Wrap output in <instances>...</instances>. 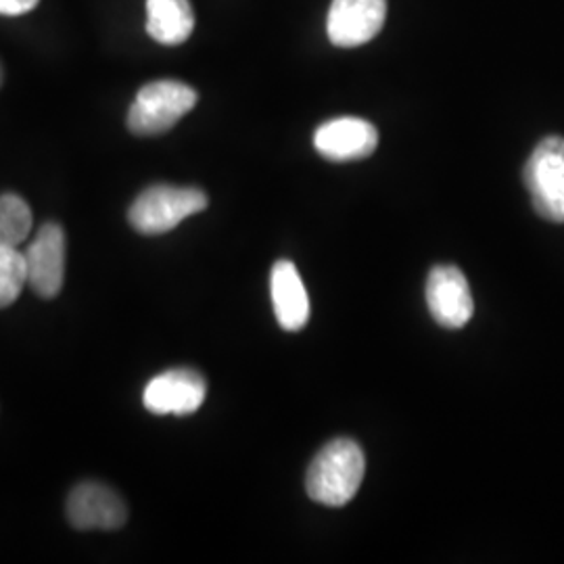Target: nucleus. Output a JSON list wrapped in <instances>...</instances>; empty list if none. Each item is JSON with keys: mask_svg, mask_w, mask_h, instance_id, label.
<instances>
[{"mask_svg": "<svg viewBox=\"0 0 564 564\" xmlns=\"http://www.w3.org/2000/svg\"><path fill=\"white\" fill-rule=\"evenodd\" d=\"M25 284V256L18 251V247H0V307H7L15 302Z\"/></svg>", "mask_w": 564, "mask_h": 564, "instance_id": "obj_14", "label": "nucleus"}, {"mask_svg": "<svg viewBox=\"0 0 564 564\" xmlns=\"http://www.w3.org/2000/svg\"><path fill=\"white\" fill-rule=\"evenodd\" d=\"M195 30V11L188 0H147V32L165 46L188 41Z\"/></svg>", "mask_w": 564, "mask_h": 564, "instance_id": "obj_12", "label": "nucleus"}, {"mask_svg": "<svg viewBox=\"0 0 564 564\" xmlns=\"http://www.w3.org/2000/svg\"><path fill=\"white\" fill-rule=\"evenodd\" d=\"M205 395L207 384L197 370L174 368L149 381L142 393V402L149 412L158 416H186L202 408Z\"/></svg>", "mask_w": 564, "mask_h": 564, "instance_id": "obj_6", "label": "nucleus"}, {"mask_svg": "<svg viewBox=\"0 0 564 564\" xmlns=\"http://www.w3.org/2000/svg\"><path fill=\"white\" fill-rule=\"evenodd\" d=\"M387 20V0H333L326 18L328 41L356 48L377 39Z\"/></svg>", "mask_w": 564, "mask_h": 564, "instance_id": "obj_5", "label": "nucleus"}, {"mask_svg": "<svg viewBox=\"0 0 564 564\" xmlns=\"http://www.w3.org/2000/svg\"><path fill=\"white\" fill-rule=\"evenodd\" d=\"M41 0H0V15L7 18H18L23 13H30L32 9H36Z\"/></svg>", "mask_w": 564, "mask_h": 564, "instance_id": "obj_15", "label": "nucleus"}, {"mask_svg": "<svg viewBox=\"0 0 564 564\" xmlns=\"http://www.w3.org/2000/svg\"><path fill=\"white\" fill-rule=\"evenodd\" d=\"M67 519L80 531H113L126 523L128 510L118 491L99 481H86L69 494Z\"/></svg>", "mask_w": 564, "mask_h": 564, "instance_id": "obj_9", "label": "nucleus"}, {"mask_svg": "<svg viewBox=\"0 0 564 564\" xmlns=\"http://www.w3.org/2000/svg\"><path fill=\"white\" fill-rule=\"evenodd\" d=\"M207 207V195L195 186L153 184L130 205V226L144 237H160L174 230L186 218Z\"/></svg>", "mask_w": 564, "mask_h": 564, "instance_id": "obj_2", "label": "nucleus"}, {"mask_svg": "<svg viewBox=\"0 0 564 564\" xmlns=\"http://www.w3.org/2000/svg\"><path fill=\"white\" fill-rule=\"evenodd\" d=\"M426 303L433 321L445 328H463L475 314L470 286L460 268L435 265L426 281Z\"/></svg>", "mask_w": 564, "mask_h": 564, "instance_id": "obj_8", "label": "nucleus"}, {"mask_svg": "<svg viewBox=\"0 0 564 564\" xmlns=\"http://www.w3.org/2000/svg\"><path fill=\"white\" fill-rule=\"evenodd\" d=\"M366 458L354 440L339 437L324 445L307 468L305 489L318 505L339 508L354 500L364 481Z\"/></svg>", "mask_w": 564, "mask_h": 564, "instance_id": "obj_1", "label": "nucleus"}, {"mask_svg": "<svg viewBox=\"0 0 564 564\" xmlns=\"http://www.w3.org/2000/svg\"><path fill=\"white\" fill-rule=\"evenodd\" d=\"M523 182L538 216L564 224V139L545 137L523 167Z\"/></svg>", "mask_w": 564, "mask_h": 564, "instance_id": "obj_4", "label": "nucleus"}, {"mask_svg": "<svg viewBox=\"0 0 564 564\" xmlns=\"http://www.w3.org/2000/svg\"><path fill=\"white\" fill-rule=\"evenodd\" d=\"M270 291L276 321L284 330H302L310 321V297L295 263L281 260L270 274Z\"/></svg>", "mask_w": 564, "mask_h": 564, "instance_id": "obj_11", "label": "nucleus"}, {"mask_svg": "<svg viewBox=\"0 0 564 564\" xmlns=\"http://www.w3.org/2000/svg\"><path fill=\"white\" fill-rule=\"evenodd\" d=\"M195 88L178 80L144 84L128 109V130L137 137H160L197 105Z\"/></svg>", "mask_w": 564, "mask_h": 564, "instance_id": "obj_3", "label": "nucleus"}, {"mask_svg": "<svg viewBox=\"0 0 564 564\" xmlns=\"http://www.w3.org/2000/svg\"><path fill=\"white\" fill-rule=\"evenodd\" d=\"M0 82H2V69H0Z\"/></svg>", "mask_w": 564, "mask_h": 564, "instance_id": "obj_16", "label": "nucleus"}, {"mask_svg": "<svg viewBox=\"0 0 564 564\" xmlns=\"http://www.w3.org/2000/svg\"><path fill=\"white\" fill-rule=\"evenodd\" d=\"M32 209L18 195L0 197V247H20L32 232Z\"/></svg>", "mask_w": 564, "mask_h": 564, "instance_id": "obj_13", "label": "nucleus"}, {"mask_svg": "<svg viewBox=\"0 0 564 564\" xmlns=\"http://www.w3.org/2000/svg\"><path fill=\"white\" fill-rule=\"evenodd\" d=\"M314 147L328 162H358L379 147V130L362 118H335L314 134Z\"/></svg>", "mask_w": 564, "mask_h": 564, "instance_id": "obj_10", "label": "nucleus"}, {"mask_svg": "<svg viewBox=\"0 0 564 564\" xmlns=\"http://www.w3.org/2000/svg\"><path fill=\"white\" fill-rule=\"evenodd\" d=\"M65 232L57 223H46L30 242L25 256L28 284L36 295L53 300L59 295L65 281Z\"/></svg>", "mask_w": 564, "mask_h": 564, "instance_id": "obj_7", "label": "nucleus"}]
</instances>
